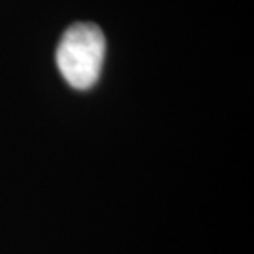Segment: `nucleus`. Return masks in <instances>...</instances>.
<instances>
[{
    "mask_svg": "<svg viewBox=\"0 0 254 254\" xmlns=\"http://www.w3.org/2000/svg\"><path fill=\"white\" fill-rule=\"evenodd\" d=\"M106 57V38L96 23H73L57 48V64L71 88L86 91L98 83Z\"/></svg>",
    "mask_w": 254,
    "mask_h": 254,
    "instance_id": "obj_1",
    "label": "nucleus"
}]
</instances>
